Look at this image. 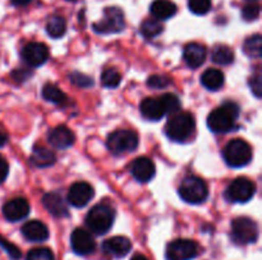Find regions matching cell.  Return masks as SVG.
Returning a JSON list of instances; mask_svg holds the SVG:
<instances>
[{"label": "cell", "instance_id": "cell-1", "mask_svg": "<svg viewBox=\"0 0 262 260\" xmlns=\"http://www.w3.org/2000/svg\"><path fill=\"white\" fill-rule=\"evenodd\" d=\"M238 116H239V106L235 102L227 101L207 116V126L216 134L232 132L235 127Z\"/></svg>", "mask_w": 262, "mask_h": 260}, {"label": "cell", "instance_id": "cell-2", "mask_svg": "<svg viewBox=\"0 0 262 260\" xmlns=\"http://www.w3.org/2000/svg\"><path fill=\"white\" fill-rule=\"evenodd\" d=\"M196 121L189 112H176L165 125V134L174 142H184L193 134Z\"/></svg>", "mask_w": 262, "mask_h": 260}, {"label": "cell", "instance_id": "cell-3", "mask_svg": "<svg viewBox=\"0 0 262 260\" xmlns=\"http://www.w3.org/2000/svg\"><path fill=\"white\" fill-rule=\"evenodd\" d=\"M115 219V211L109 204H97L86 217V226L96 235H104L112 228Z\"/></svg>", "mask_w": 262, "mask_h": 260}, {"label": "cell", "instance_id": "cell-4", "mask_svg": "<svg viewBox=\"0 0 262 260\" xmlns=\"http://www.w3.org/2000/svg\"><path fill=\"white\" fill-rule=\"evenodd\" d=\"M225 162L232 167H243L252 160V148L246 140L233 139L224 148Z\"/></svg>", "mask_w": 262, "mask_h": 260}, {"label": "cell", "instance_id": "cell-5", "mask_svg": "<svg viewBox=\"0 0 262 260\" xmlns=\"http://www.w3.org/2000/svg\"><path fill=\"white\" fill-rule=\"evenodd\" d=\"M179 195L184 201L191 204H200L209 196L206 183L197 176H187L179 186Z\"/></svg>", "mask_w": 262, "mask_h": 260}, {"label": "cell", "instance_id": "cell-6", "mask_svg": "<svg viewBox=\"0 0 262 260\" xmlns=\"http://www.w3.org/2000/svg\"><path fill=\"white\" fill-rule=\"evenodd\" d=\"M106 145L113 154L133 152L138 147V135L133 130H115L107 137Z\"/></svg>", "mask_w": 262, "mask_h": 260}, {"label": "cell", "instance_id": "cell-7", "mask_svg": "<svg viewBox=\"0 0 262 260\" xmlns=\"http://www.w3.org/2000/svg\"><path fill=\"white\" fill-rule=\"evenodd\" d=\"M258 237V227L253 219L248 217L235 218L232 223V239L238 245L256 242Z\"/></svg>", "mask_w": 262, "mask_h": 260}, {"label": "cell", "instance_id": "cell-8", "mask_svg": "<svg viewBox=\"0 0 262 260\" xmlns=\"http://www.w3.org/2000/svg\"><path fill=\"white\" fill-rule=\"evenodd\" d=\"M125 20L122 9L117 7H110L104 10V17L101 20L94 23V31L100 35L118 33L124 30Z\"/></svg>", "mask_w": 262, "mask_h": 260}, {"label": "cell", "instance_id": "cell-9", "mask_svg": "<svg viewBox=\"0 0 262 260\" xmlns=\"http://www.w3.org/2000/svg\"><path fill=\"white\" fill-rule=\"evenodd\" d=\"M256 185L248 177H238L229 184L225 191V198L233 203H247L253 198Z\"/></svg>", "mask_w": 262, "mask_h": 260}, {"label": "cell", "instance_id": "cell-10", "mask_svg": "<svg viewBox=\"0 0 262 260\" xmlns=\"http://www.w3.org/2000/svg\"><path fill=\"white\" fill-rule=\"evenodd\" d=\"M199 255V245L192 240L178 239L166 247V260H192Z\"/></svg>", "mask_w": 262, "mask_h": 260}, {"label": "cell", "instance_id": "cell-11", "mask_svg": "<svg viewBox=\"0 0 262 260\" xmlns=\"http://www.w3.org/2000/svg\"><path fill=\"white\" fill-rule=\"evenodd\" d=\"M95 190L89 183L84 181H77L73 185L69 188L68 190V199L69 204L77 208H82V206L87 205L89 201L94 198Z\"/></svg>", "mask_w": 262, "mask_h": 260}, {"label": "cell", "instance_id": "cell-12", "mask_svg": "<svg viewBox=\"0 0 262 260\" xmlns=\"http://www.w3.org/2000/svg\"><path fill=\"white\" fill-rule=\"evenodd\" d=\"M140 110L142 116L151 121H158V120L163 119L166 114H169L164 96L158 97V98L156 97L145 98L141 102Z\"/></svg>", "mask_w": 262, "mask_h": 260}, {"label": "cell", "instance_id": "cell-13", "mask_svg": "<svg viewBox=\"0 0 262 260\" xmlns=\"http://www.w3.org/2000/svg\"><path fill=\"white\" fill-rule=\"evenodd\" d=\"M22 59L30 66H41L49 59V48L42 42H30L22 48Z\"/></svg>", "mask_w": 262, "mask_h": 260}, {"label": "cell", "instance_id": "cell-14", "mask_svg": "<svg viewBox=\"0 0 262 260\" xmlns=\"http://www.w3.org/2000/svg\"><path fill=\"white\" fill-rule=\"evenodd\" d=\"M71 245L73 251L82 256L92 254L96 249V242L92 235L83 228H77L72 232Z\"/></svg>", "mask_w": 262, "mask_h": 260}, {"label": "cell", "instance_id": "cell-15", "mask_svg": "<svg viewBox=\"0 0 262 260\" xmlns=\"http://www.w3.org/2000/svg\"><path fill=\"white\" fill-rule=\"evenodd\" d=\"M30 203L25 198H14L3 205V214L9 222H18L30 214Z\"/></svg>", "mask_w": 262, "mask_h": 260}, {"label": "cell", "instance_id": "cell-16", "mask_svg": "<svg viewBox=\"0 0 262 260\" xmlns=\"http://www.w3.org/2000/svg\"><path fill=\"white\" fill-rule=\"evenodd\" d=\"M130 172H132L133 177L140 183H148L155 176V163L147 157H138L133 161L132 166H130Z\"/></svg>", "mask_w": 262, "mask_h": 260}, {"label": "cell", "instance_id": "cell-17", "mask_svg": "<svg viewBox=\"0 0 262 260\" xmlns=\"http://www.w3.org/2000/svg\"><path fill=\"white\" fill-rule=\"evenodd\" d=\"M132 249V242L124 236H114L105 240L102 244V250L105 254L114 257H123Z\"/></svg>", "mask_w": 262, "mask_h": 260}, {"label": "cell", "instance_id": "cell-18", "mask_svg": "<svg viewBox=\"0 0 262 260\" xmlns=\"http://www.w3.org/2000/svg\"><path fill=\"white\" fill-rule=\"evenodd\" d=\"M48 139L49 143L54 148L66 149V148H69L71 145H73L76 137H74V133L69 127H67L66 125H59L55 129L51 130Z\"/></svg>", "mask_w": 262, "mask_h": 260}, {"label": "cell", "instance_id": "cell-19", "mask_svg": "<svg viewBox=\"0 0 262 260\" xmlns=\"http://www.w3.org/2000/svg\"><path fill=\"white\" fill-rule=\"evenodd\" d=\"M206 47L201 43L192 42L184 47V61L191 69H197L206 60Z\"/></svg>", "mask_w": 262, "mask_h": 260}, {"label": "cell", "instance_id": "cell-20", "mask_svg": "<svg viewBox=\"0 0 262 260\" xmlns=\"http://www.w3.org/2000/svg\"><path fill=\"white\" fill-rule=\"evenodd\" d=\"M42 205L54 217H67L69 214L66 200L58 193L45 194L42 198Z\"/></svg>", "mask_w": 262, "mask_h": 260}, {"label": "cell", "instance_id": "cell-21", "mask_svg": "<svg viewBox=\"0 0 262 260\" xmlns=\"http://www.w3.org/2000/svg\"><path fill=\"white\" fill-rule=\"evenodd\" d=\"M22 235L28 241L42 242L49 239V229L42 222L30 221L22 226Z\"/></svg>", "mask_w": 262, "mask_h": 260}, {"label": "cell", "instance_id": "cell-22", "mask_svg": "<svg viewBox=\"0 0 262 260\" xmlns=\"http://www.w3.org/2000/svg\"><path fill=\"white\" fill-rule=\"evenodd\" d=\"M150 10L155 19L164 20L176 15L177 5L170 0H155L151 4Z\"/></svg>", "mask_w": 262, "mask_h": 260}, {"label": "cell", "instance_id": "cell-23", "mask_svg": "<svg viewBox=\"0 0 262 260\" xmlns=\"http://www.w3.org/2000/svg\"><path fill=\"white\" fill-rule=\"evenodd\" d=\"M201 83L209 91H217L224 86V74L219 69H207L201 75Z\"/></svg>", "mask_w": 262, "mask_h": 260}, {"label": "cell", "instance_id": "cell-24", "mask_svg": "<svg viewBox=\"0 0 262 260\" xmlns=\"http://www.w3.org/2000/svg\"><path fill=\"white\" fill-rule=\"evenodd\" d=\"M55 154L42 145H36L31 154V162L37 167H49L55 163Z\"/></svg>", "mask_w": 262, "mask_h": 260}, {"label": "cell", "instance_id": "cell-25", "mask_svg": "<svg viewBox=\"0 0 262 260\" xmlns=\"http://www.w3.org/2000/svg\"><path fill=\"white\" fill-rule=\"evenodd\" d=\"M211 59L215 64L219 65H229L234 61V53L227 45H219L212 50Z\"/></svg>", "mask_w": 262, "mask_h": 260}, {"label": "cell", "instance_id": "cell-26", "mask_svg": "<svg viewBox=\"0 0 262 260\" xmlns=\"http://www.w3.org/2000/svg\"><path fill=\"white\" fill-rule=\"evenodd\" d=\"M42 97L49 102H53L55 105H63L67 102V96L59 87L55 84L48 83L42 88Z\"/></svg>", "mask_w": 262, "mask_h": 260}, {"label": "cell", "instance_id": "cell-27", "mask_svg": "<svg viewBox=\"0 0 262 260\" xmlns=\"http://www.w3.org/2000/svg\"><path fill=\"white\" fill-rule=\"evenodd\" d=\"M67 31V23L64 20L63 17H59V15H54L46 23V32L50 37L53 38H60L61 36H64Z\"/></svg>", "mask_w": 262, "mask_h": 260}, {"label": "cell", "instance_id": "cell-28", "mask_svg": "<svg viewBox=\"0 0 262 260\" xmlns=\"http://www.w3.org/2000/svg\"><path fill=\"white\" fill-rule=\"evenodd\" d=\"M246 55L252 59H260L262 56V38L260 35H253L245 41L243 45Z\"/></svg>", "mask_w": 262, "mask_h": 260}, {"label": "cell", "instance_id": "cell-29", "mask_svg": "<svg viewBox=\"0 0 262 260\" xmlns=\"http://www.w3.org/2000/svg\"><path fill=\"white\" fill-rule=\"evenodd\" d=\"M163 24L160 23V20L155 19V18H148V19L143 20L142 24H141V33H142L143 37L146 38H154L158 35H160L163 32Z\"/></svg>", "mask_w": 262, "mask_h": 260}, {"label": "cell", "instance_id": "cell-30", "mask_svg": "<svg viewBox=\"0 0 262 260\" xmlns=\"http://www.w3.org/2000/svg\"><path fill=\"white\" fill-rule=\"evenodd\" d=\"M120 81H122V75L114 68L106 69L101 75L102 86L106 87V88H117L120 84Z\"/></svg>", "mask_w": 262, "mask_h": 260}, {"label": "cell", "instance_id": "cell-31", "mask_svg": "<svg viewBox=\"0 0 262 260\" xmlns=\"http://www.w3.org/2000/svg\"><path fill=\"white\" fill-rule=\"evenodd\" d=\"M188 8L197 15H205L211 9V0H189Z\"/></svg>", "mask_w": 262, "mask_h": 260}, {"label": "cell", "instance_id": "cell-32", "mask_svg": "<svg viewBox=\"0 0 262 260\" xmlns=\"http://www.w3.org/2000/svg\"><path fill=\"white\" fill-rule=\"evenodd\" d=\"M26 260H55V257H54L53 251L48 247H37L28 252Z\"/></svg>", "mask_w": 262, "mask_h": 260}, {"label": "cell", "instance_id": "cell-33", "mask_svg": "<svg viewBox=\"0 0 262 260\" xmlns=\"http://www.w3.org/2000/svg\"><path fill=\"white\" fill-rule=\"evenodd\" d=\"M69 79H71V82L74 84V86L82 87V88H87V87L94 86V81H92V78H90V76L84 75V74L82 73H78V71L72 73L71 75H69Z\"/></svg>", "mask_w": 262, "mask_h": 260}, {"label": "cell", "instance_id": "cell-34", "mask_svg": "<svg viewBox=\"0 0 262 260\" xmlns=\"http://www.w3.org/2000/svg\"><path fill=\"white\" fill-rule=\"evenodd\" d=\"M0 246H2L3 250H4V251L9 255L10 259H13V260H18L20 257V255H22L20 254V250L18 249L15 245H13L12 242H9L8 240H5L3 236H0Z\"/></svg>", "mask_w": 262, "mask_h": 260}, {"label": "cell", "instance_id": "cell-35", "mask_svg": "<svg viewBox=\"0 0 262 260\" xmlns=\"http://www.w3.org/2000/svg\"><path fill=\"white\" fill-rule=\"evenodd\" d=\"M169 83H170V79L165 75H160V74H154L147 79V86L155 89L165 88L166 86H169Z\"/></svg>", "mask_w": 262, "mask_h": 260}, {"label": "cell", "instance_id": "cell-36", "mask_svg": "<svg viewBox=\"0 0 262 260\" xmlns=\"http://www.w3.org/2000/svg\"><path fill=\"white\" fill-rule=\"evenodd\" d=\"M242 15L246 20H255L260 15V5L256 3H250L242 10Z\"/></svg>", "mask_w": 262, "mask_h": 260}, {"label": "cell", "instance_id": "cell-37", "mask_svg": "<svg viewBox=\"0 0 262 260\" xmlns=\"http://www.w3.org/2000/svg\"><path fill=\"white\" fill-rule=\"evenodd\" d=\"M250 87H251V89H252L253 93H255V96L257 97V98H260L261 91H262V76H261L260 69H257V70H256V73L251 76Z\"/></svg>", "mask_w": 262, "mask_h": 260}, {"label": "cell", "instance_id": "cell-38", "mask_svg": "<svg viewBox=\"0 0 262 260\" xmlns=\"http://www.w3.org/2000/svg\"><path fill=\"white\" fill-rule=\"evenodd\" d=\"M8 173H9V165H8L7 160L0 155V184L4 183Z\"/></svg>", "mask_w": 262, "mask_h": 260}, {"label": "cell", "instance_id": "cell-39", "mask_svg": "<svg viewBox=\"0 0 262 260\" xmlns=\"http://www.w3.org/2000/svg\"><path fill=\"white\" fill-rule=\"evenodd\" d=\"M7 143H8V134L2 129V127H0V148L4 147Z\"/></svg>", "mask_w": 262, "mask_h": 260}, {"label": "cell", "instance_id": "cell-40", "mask_svg": "<svg viewBox=\"0 0 262 260\" xmlns=\"http://www.w3.org/2000/svg\"><path fill=\"white\" fill-rule=\"evenodd\" d=\"M12 3L14 5H27L31 0H12Z\"/></svg>", "mask_w": 262, "mask_h": 260}, {"label": "cell", "instance_id": "cell-41", "mask_svg": "<svg viewBox=\"0 0 262 260\" xmlns=\"http://www.w3.org/2000/svg\"><path fill=\"white\" fill-rule=\"evenodd\" d=\"M130 260H148V259L145 256V255H142V254H136L135 256H133Z\"/></svg>", "mask_w": 262, "mask_h": 260}, {"label": "cell", "instance_id": "cell-42", "mask_svg": "<svg viewBox=\"0 0 262 260\" xmlns=\"http://www.w3.org/2000/svg\"><path fill=\"white\" fill-rule=\"evenodd\" d=\"M68 2H76V0H68Z\"/></svg>", "mask_w": 262, "mask_h": 260}, {"label": "cell", "instance_id": "cell-43", "mask_svg": "<svg viewBox=\"0 0 262 260\" xmlns=\"http://www.w3.org/2000/svg\"><path fill=\"white\" fill-rule=\"evenodd\" d=\"M250 2H256V0H250Z\"/></svg>", "mask_w": 262, "mask_h": 260}]
</instances>
